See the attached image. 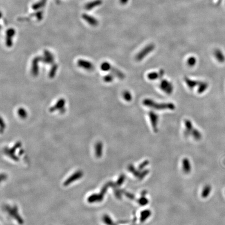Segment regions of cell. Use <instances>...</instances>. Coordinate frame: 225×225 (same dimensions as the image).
<instances>
[{"label": "cell", "instance_id": "1", "mask_svg": "<svg viewBox=\"0 0 225 225\" xmlns=\"http://www.w3.org/2000/svg\"><path fill=\"white\" fill-rule=\"evenodd\" d=\"M143 103L145 106L152 108L156 110H173L175 108V106L171 103H159L151 99H145L143 101Z\"/></svg>", "mask_w": 225, "mask_h": 225}, {"label": "cell", "instance_id": "2", "mask_svg": "<svg viewBox=\"0 0 225 225\" xmlns=\"http://www.w3.org/2000/svg\"><path fill=\"white\" fill-rule=\"evenodd\" d=\"M154 48H155V46L153 44H151L145 46L143 49L141 51L136 55V60L137 61H142L149 53L152 52Z\"/></svg>", "mask_w": 225, "mask_h": 225}, {"label": "cell", "instance_id": "3", "mask_svg": "<svg viewBox=\"0 0 225 225\" xmlns=\"http://www.w3.org/2000/svg\"><path fill=\"white\" fill-rule=\"evenodd\" d=\"M161 89L167 94H170L173 92V84L166 80H163L160 84Z\"/></svg>", "mask_w": 225, "mask_h": 225}, {"label": "cell", "instance_id": "4", "mask_svg": "<svg viewBox=\"0 0 225 225\" xmlns=\"http://www.w3.org/2000/svg\"><path fill=\"white\" fill-rule=\"evenodd\" d=\"M83 173H82L80 171H78L77 172L75 173L72 175V176H70L69 178H68L67 180H66L65 182H64V185L67 186L70 185L71 183H72V182L75 181L76 180H77V179L80 178L82 176Z\"/></svg>", "mask_w": 225, "mask_h": 225}, {"label": "cell", "instance_id": "5", "mask_svg": "<svg viewBox=\"0 0 225 225\" xmlns=\"http://www.w3.org/2000/svg\"><path fill=\"white\" fill-rule=\"evenodd\" d=\"M78 65L80 67L83 68L84 69H87V70H92L93 69L94 66L92 63L90 62L89 61L83 60H80L78 61Z\"/></svg>", "mask_w": 225, "mask_h": 225}, {"label": "cell", "instance_id": "6", "mask_svg": "<svg viewBox=\"0 0 225 225\" xmlns=\"http://www.w3.org/2000/svg\"><path fill=\"white\" fill-rule=\"evenodd\" d=\"M149 115L152 127L154 129V130H156L158 121H159V116L155 112H150L149 113Z\"/></svg>", "mask_w": 225, "mask_h": 225}, {"label": "cell", "instance_id": "7", "mask_svg": "<svg viewBox=\"0 0 225 225\" xmlns=\"http://www.w3.org/2000/svg\"><path fill=\"white\" fill-rule=\"evenodd\" d=\"M164 74V71L163 70H160L159 72H151L148 74V78L150 80H156L157 78H161Z\"/></svg>", "mask_w": 225, "mask_h": 225}, {"label": "cell", "instance_id": "8", "mask_svg": "<svg viewBox=\"0 0 225 225\" xmlns=\"http://www.w3.org/2000/svg\"><path fill=\"white\" fill-rule=\"evenodd\" d=\"M9 214L12 215V216L15 217V219H17L19 224H23V220L20 218L19 215L17 214V208H14L13 209H9Z\"/></svg>", "mask_w": 225, "mask_h": 225}, {"label": "cell", "instance_id": "9", "mask_svg": "<svg viewBox=\"0 0 225 225\" xmlns=\"http://www.w3.org/2000/svg\"><path fill=\"white\" fill-rule=\"evenodd\" d=\"M214 55L217 60L220 63H224L225 61V56L224 53L220 50H216L214 52Z\"/></svg>", "mask_w": 225, "mask_h": 225}, {"label": "cell", "instance_id": "10", "mask_svg": "<svg viewBox=\"0 0 225 225\" xmlns=\"http://www.w3.org/2000/svg\"><path fill=\"white\" fill-rule=\"evenodd\" d=\"M185 82L186 84H187V86L189 87V88L191 89H194V87L197 86H199L201 81H196V80H191L189 78H185Z\"/></svg>", "mask_w": 225, "mask_h": 225}, {"label": "cell", "instance_id": "11", "mask_svg": "<svg viewBox=\"0 0 225 225\" xmlns=\"http://www.w3.org/2000/svg\"><path fill=\"white\" fill-rule=\"evenodd\" d=\"M110 70H112L110 72H112V74L114 75V76H117L119 79H123L125 77V76L123 72H121V70H119V69H116L114 67H112L111 66Z\"/></svg>", "mask_w": 225, "mask_h": 225}, {"label": "cell", "instance_id": "12", "mask_svg": "<svg viewBox=\"0 0 225 225\" xmlns=\"http://www.w3.org/2000/svg\"><path fill=\"white\" fill-rule=\"evenodd\" d=\"M65 100H64V99H61V100H60L58 101V102L56 103V104L55 106L52 107L50 108V111L51 112H53L55 111V110H58V109H61L60 108L63 107L64 106V104H65Z\"/></svg>", "mask_w": 225, "mask_h": 225}, {"label": "cell", "instance_id": "13", "mask_svg": "<svg viewBox=\"0 0 225 225\" xmlns=\"http://www.w3.org/2000/svg\"><path fill=\"white\" fill-rule=\"evenodd\" d=\"M39 61V58H35V60H33L32 62V72L33 73V75H37L38 72V61Z\"/></svg>", "mask_w": 225, "mask_h": 225}, {"label": "cell", "instance_id": "14", "mask_svg": "<svg viewBox=\"0 0 225 225\" xmlns=\"http://www.w3.org/2000/svg\"><path fill=\"white\" fill-rule=\"evenodd\" d=\"M209 86L207 82H202L201 81L200 84L199 86V88L198 90V92L199 93L201 94L202 93L204 92L207 89L208 87Z\"/></svg>", "mask_w": 225, "mask_h": 225}, {"label": "cell", "instance_id": "15", "mask_svg": "<svg viewBox=\"0 0 225 225\" xmlns=\"http://www.w3.org/2000/svg\"><path fill=\"white\" fill-rule=\"evenodd\" d=\"M102 153V144L101 142H98L95 145V154L98 157H101Z\"/></svg>", "mask_w": 225, "mask_h": 225}, {"label": "cell", "instance_id": "16", "mask_svg": "<svg viewBox=\"0 0 225 225\" xmlns=\"http://www.w3.org/2000/svg\"><path fill=\"white\" fill-rule=\"evenodd\" d=\"M45 62H46V63L50 64L52 63L54 61V58H53V56L51 54V53H50L49 52L46 51L45 53Z\"/></svg>", "mask_w": 225, "mask_h": 225}, {"label": "cell", "instance_id": "17", "mask_svg": "<svg viewBox=\"0 0 225 225\" xmlns=\"http://www.w3.org/2000/svg\"><path fill=\"white\" fill-rule=\"evenodd\" d=\"M123 97L124 98L125 100L126 101L129 102V101H131L132 100V95L131 94V93L128 91H125L123 93Z\"/></svg>", "mask_w": 225, "mask_h": 225}, {"label": "cell", "instance_id": "18", "mask_svg": "<svg viewBox=\"0 0 225 225\" xmlns=\"http://www.w3.org/2000/svg\"><path fill=\"white\" fill-rule=\"evenodd\" d=\"M111 67V65L110 64L107 62H104L101 65V69L104 71H108L110 70Z\"/></svg>", "mask_w": 225, "mask_h": 225}, {"label": "cell", "instance_id": "19", "mask_svg": "<svg viewBox=\"0 0 225 225\" xmlns=\"http://www.w3.org/2000/svg\"><path fill=\"white\" fill-rule=\"evenodd\" d=\"M196 58L194 57H191L188 59L187 61V63L189 66H193L196 64Z\"/></svg>", "mask_w": 225, "mask_h": 225}, {"label": "cell", "instance_id": "20", "mask_svg": "<svg viewBox=\"0 0 225 225\" xmlns=\"http://www.w3.org/2000/svg\"><path fill=\"white\" fill-rule=\"evenodd\" d=\"M114 77V75L113 74L107 75L104 77V81L106 82H110L113 80Z\"/></svg>", "mask_w": 225, "mask_h": 225}, {"label": "cell", "instance_id": "21", "mask_svg": "<svg viewBox=\"0 0 225 225\" xmlns=\"http://www.w3.org/2000/svg\"><path fill=\"white\" fill-rule=\"evenodd\" d=\"M18 114H19V115L20 117H21L22 119L26 118L27 115L26 110H24L23 108H20V109L18 110Z\"/></svg>", "mask_w": 225, "mask_h": 225}, {"label": "cell", "instance_id": "22", "mask_svg": "<svg viewBox=\"0 0 225 225\" xmlns=\"http://www.w3.org/2000/svg\"><path fill=\"white\" fill-rule=\"evenodd\" d=\"M57 68H58L57 65H55V66L53 68L52 71L50 73V77H54V75H55V73L56 72V71Z\"/></svg>", "mask_w": 225, "mask_h": 225}]
</instances>
